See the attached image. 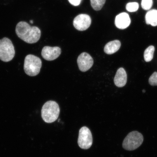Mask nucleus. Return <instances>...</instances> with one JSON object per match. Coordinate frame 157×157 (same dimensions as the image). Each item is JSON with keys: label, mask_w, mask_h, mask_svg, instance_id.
Here are the masks:
<instances>
[{"label": "nucleus", "mask_w": 157, "mask_h": 157, "mask_svg": "<svg viewBox=\"0 0 157 157\" xmlns=\"http://www.w3.org/2000/svg\"><path fill=\"white\" fill-rule=\"evenodd\" d=\"M15 31L20 38L29 44L38 42L41 36V31L38 27H31L28 23L23 21L17 23Z\"/></svg>", "instance_id": "1"}, {"label": "nucleus", "mask_w": 157, "mask_h": 157, "mask_svg": "<svg viewBox=\"0 0 157 157\" xmlns=\"http://www.w3.org/2000/svg\"><path fill=\"white\" fill-rule=\"evenodd\" d=\"M60 109L58 104L54 101H49L42 108L41 115L43 120L47 123H52L58 119Z\"/></svg>", "instance_id": "2"}, {"label": "nucleus", "mask_w": 157, "mask_h": 157, "mask_svg": "<svg viewBox=\"0 0 157 157\" xmlns=\"http://www.w3.org/2000/svg\"><path fill=\"white\" fill-rule=\"evenodd\" d=\"M40 59L33 55H28L25 60L24 69L25 74L31 76L38 75L42 67Z\"/></svg>", "instance_id": "3"}, {"label": "nucleus", "mask_w": 157, "mask_h": 157, "mask_svg": "<svg viewBox=\"0 0 157 157\" xmlns=\"http://www.w3.org/2000/svg\"><path fill=\"white\" fill-rule=\"evenodd\" d=\"M144 138L142 133L137 131L129 133L124 140L122 144L124 150L132 151L138 148L142 144Z\"/></svg>", "instance_id": "4"}, {"label": "nucleus", "mask_w": 157, "mask_h": 157, "mask_svg": "<svg viewBox=\"0 0 157 157\" xmlns=\"http://www.w3.org/2000/svg\"><path fill=\"white\" fill-rule=\"evenodd\" d=\"M15 55L14 47L11 40L7 38L0 39V59L9 62L13 59Z\"/></svg>", "instance_id": "5"}, {"label": "nucleus", "mask_w": 157, "mask_h": 157, "mask_svg": "<svg viewBox=\"0 0 157 157\" xmlns=\"http://www.w3.org/2000/svg\"><path fill=\"white\" fill-rule=\"evenodd\" d=\"M78 143L80 148L84 150H87L92 146L93 143V136L91 131L88 127L84 126L80 129Z\"/></svg>", "instance_id": "6"}, {"label": "nucleus", "mask_w": 157, "mask_h": 157, "mask_svg": "<svg viewBox=\"0 0 157 157\" xmlns=\"http://www.w3.org/2000/svg\"><path fill=\"white\" fill-rule=\"evenodd\" d=\"M91 19L89 15L86 14H80L74 20L73 25L75 29L80 31L86 30L91 24Z\"/></svg>", "instance_id": "7"}, {"label": "nucleus", "mask_w": 157, "mask_h": 157, "mask_svg": "<svg viewBox=\"0 0 157 157\" xmlns=\"http://www.w3.org/2000/svg\"><path fill=\"white\" fill-rule=\"evenodd\" d=\"M77 63L79 70L82 72H85L90 70L93 66L94 60L89 54L84 52L78 56Z\"/></svg>", "instance_id": "8"}, {"label": "nucleus", "mask_w": 157, "mask_h": 157, "mask_svg": "<svg viewBox=\"0 0 157 157\" xmlns=\"http://www.w3.org/2000/svg\"><path fill=\"white\" fill-rule=\"evenodd\" d=\"M61 53V50L58 47L45 46L42 51V56L44 59L52 61L58 58Z\"/></svg>", "instance_id": "9"}, {"label": "nucleus", "mask_w": 157, "mask_h": 157, "mask_svg": "<svg viewBox=\"0 0 157 157\" xmlns=\"http://www.w3.org/2000/svg\"><path fill=\"white\" fill-rule=\"evenodd\" d=\"M131 23L130 17L127 13H121L115 17V25L118 29H126L130 25Z\"/></svg>", "instance_id": "10"}, {"label": "nucleus", "mask_w": 157, "mask_h": 157, "mask_svg": "<svg viewBox=\"0 0 157 157\" xmlns=\"http://www.w3.org/2000/svg\"><path fill=\"white\" fill-rule=\"evenodd\" d=\"M127 82V74L125 70L120 68L117 70L114 82L117 87H122L126 84Z\"/></svg>", "instance_id": "11"}, {"label": "nucleus", "mask_w": 157, "mask_h": 157, "mask_svg": "<svg viewBox=\"0 0 157 157\" xmlns=\"http://www.w3.org/2000/svg\"><path fill=\"white\" fill-rule=\"evenodd\" d=\"M120 41L115 40L111 41L105 45L104 52L105 53L109 55L112 54L118 51L121 46Z\"/></svg>", "instance_id": "12"}, {"label": "nucleus", "mask_w": 157, "mask_h": 157, "mask_svg": "<svg viewBox=\"0 0 157 157\" xmlns=\"http://www.w3.org/2000/svg\"><path fill=\"white\" fill-rule=\"evenodd\" d=\"M146 24L155 27L157 25V10L152 9L147 12L145 16Z\"/></svg>", "instance_id": "13"}, {"label": "nucleus", "mask_w": 157, "mask_h": 157, "mask_svg": "<svg viewBox=\"0 0 157 157\" xmlns=\"http://www.w3.org/2000/svg\"><path fill=\"white\" fill-rule=\"evenodd\" d=\"M155 52V47L151 46L148 47L144 52V56L145 61L146 62H150L154 57Z\"/></svg>", "instance_id": "14"}, {"label": "nucleus", "mask_w": 157, "mask_h": 157, "mask_svg": "<svg viewBox=\"0 0 157 157\" xmlns=\"http://www.w3.org/2000/svg\"><path fill=\"white\" fill-rule=\"evenodd\" d=\"M106 0H90L93 8L96 11H99L105 4Z\"/></svg>", "instance_id": "15"}, {"label": "nucleus", "mask_w": 157, "mask_h": 157, "mask_svg": "<svg viewBox=\"0 0 157 157\" xmlns=\"http://www.w3.org/2000/svg\"><path fill=\"white\" fill-rule=\"evenodd\" d=\"M139 8V4L135 2L128 3L126 6V9L129 12H135Z\"/></svg>", "instance_id": "16"}, {"label": "nucleus", "mask_w": 157, "mask_h": 157, "mask_svg": "<svg viewBox=\"0 0 157 157\" xmlns=\"http://www.w3.org/2000/svg\"><path fill=\"white\" fill-rule=\"evenodd\" d=\"M153 5V0H142L141 6L143 9L148 10H150Z\"/></svg>", "instance_id": "17"}, {"label": "nucleus", "mask_w": 157, "mask_h": 157, "mask_svg": "<svg viewBox=\"0 0 157 157\" xmlns=\"http://www.w3.org/2000/svg\"><path fill=\"white\" fill-rule=\"evenodd\" d=\"M149 83L153 86H157V72H154L149 79Z\"/></svg>", "instance_id": "18"}, {"label": "nucleus", "mask_w": 157, "mask_h": 157, "mask_svg": "<svg viewBox=\"0 0 157 157\" xmlns=\"http://www.w3.org/2000/svg\"><path fill=\"white\" fill-rule=\"evenodd\" d=\"M68 1L72 5L78 6L80 5L82 0H68Z\"/></svg>", "instance_id": "19"}, {"label": "nucleus", "mask_w": 157, "mask_h": 157, "mask_svg": "<svg viewBox=\"0 0 157 157\" xmlns=\"http://www.w3.org/2000/svg\"><path fill=\"white\" fill-rule=\"evenodd\" d=\"M30 22L31 23H33V21H32V20L30 21Z\"/></svg>", "instance_id": "20"}, {"label": "nucleus", "mask_w": 157, "mask_h": 157, "mask_svg": "<svg viewBox=\"0 0 157 157\" xmlns=\"http://www.w3.org/2000/svg\"><path fill=\"white\" fill-rule=\"evenodd\" d=\"M143 93H145V92H146V91H145V90H143Z\"/></svg>", "instance_id": "21"}]
</instances>
